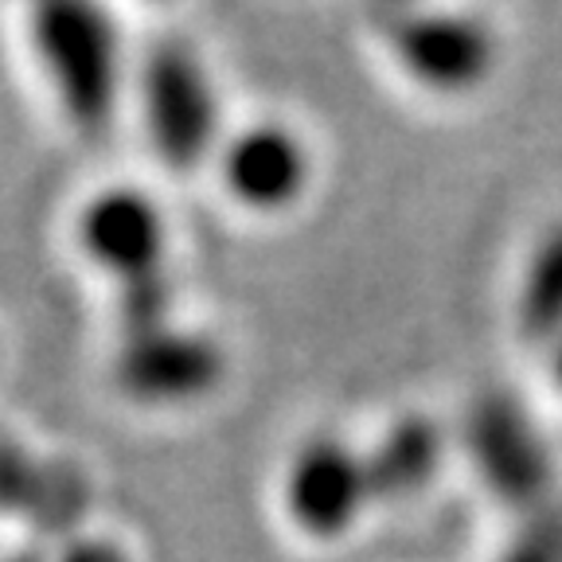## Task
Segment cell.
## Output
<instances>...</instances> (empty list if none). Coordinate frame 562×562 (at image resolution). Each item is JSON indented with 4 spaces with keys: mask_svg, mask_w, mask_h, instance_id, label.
I'll list each match as a JSON object with an SVG mask.
<instances>
[{
    "mask_svg": "<svg viewBox=\"0 0 562 562\" xmlns=\"http://www.w3.org/2000/svg\"><path fill=\"white\" fill-rule=\"evenodd\" d=\"M469 446L484 481L508 504H536L551 484L543 446L508 398H484L476 406L469 418Z\"/></svg>",
    "mask_w": 562,
    "mask_h": 562,
    "instance_id": "cell-1",
    "label": "cell"
},
{
    "mask_svg": "<svg viewBox=\"0 0 562 562\" xmlns=\"http://www.w3.org/2000/svg\"><path fill=\"white\" fill-rule=\"evenodd\" d=\"M398 55L422 82L461 90L484 79L492 67V40L481 24L453 16H406L391 32Z\"/></svg>",
    "mask_w": 562,
    "mask_h": 562,
    "instance_id": "cell-2",
    "label": "cell"
},
{
    "mask_svg": "<svg viewBox=\"0 0 562 562\" xmlns=\"http://www.w3.org/2000/svg\"><path fill=\"white\" fill-rule=\"evenodd\" d=\"M368 501V473L363 461L340 441H313L297 457L290 476V508L308 531L336 536L348 527Z\"/></svg>",
    "mask_w": 562,
    "mask_h": 562,
    "instance_id": "cell-3",
    "label": "cell"
},
{
    "mask_svg": "<svg viewBox=\"0 0 562 562\" xmlns=\"http://www.w3.org/2000/svg\"><path fill=\"white\" fill-rule=\"evenodd\" d=\"M305 153L285 130H250L231 145V192L250 207H281L305 184Z\"/></svg>",
    "mask_w": 562,
    "mask_h": 562,
    "instance_id": "cell-4",
    "label": "cell"
},
{
    "mask_svg": "<svg viewBox=\"0 0 562 562\" xmlns=\"http://www.w3.org/2000/svg\"><path fill=\"white\" fill-rule=\"evenodd\" d=\"M55 24L47 27V55L59 70L67 98L75 102V114H102L110 102V44L105 32L87 12H55Z\"/></svg>",
    "mask_w": 562,
    "mask_h": 562,
    "instance_id": "cell-5",
    "label": "cell"
},
{
    "mask_svg": "<svg viewBox=\"0 0 562 562\" xmlns=\"http://www.w3.org/2000/svg\"><path fill=\"white\" fill-rule=\"evenodd\" d=\"M153 117L172 160H195L211 130V105L192 63L165 59L153 82Z\"/></svg>",
    "mask_w": 562,
    "mask_h": 562,
    "instance_id": "cell-6",
    "label": "cell"
},
{
    "mask_svg": "<svg viewBox=\"0 0 562 562\" xmlns=\"http://www.w3.org/2000/svg\"><path fill=\"white\" fill-rule=\"evenodd\" d=\"M441 461V438L430 422L411 418L403 426L386 434L383 446L363 461L368 473V496L379 501H395V496H411L422 484L430 481L434 469Z\"/></svg>",
    "mask_w": 562,
    "mask_h": 562,
    "instance_id": "cell-7",
    "label": "cell"
},
{
    "mask_svg": "<svg viewBox=\"0 0 562 562\" xmlns=\"http://www.w3.org/2000/svg\"><path fill=\"white\" fill-rule=\"evenodd\" d=\"M87 243L90 255L122 266V270H137L140 262L153 258V246L160 250V227L140 200L117 195V200H102L98 207H90Z\"/></svg>",
    "mask_w": 562,
    "mask_h": 562,
    "instance_id": "cell-8",
    "label": "cell"
},
{
    "mask_svg": "<svg viewBox=\"0 0 562 562\" xmlns=\"http://www.w3.org/2000/svg\"><path fill=\"white\" fill-rule=\"evenodd\" d=\"M519 328L531 340H554L562 333V227L539 246L519 293Z\"/></svg>",
    "mask_w": 562,
    "mask_h": 562,
    "instance_id": "cell-9",
    "label": "cell"
},
{
    "mask_svg": "<svg viewBox=\"0 0 562 562\" xmlns=\"http://www.w3.org/2000/svg\"><path fill=\"white\" fill-rule=\"evenodd\" d=\"M504 562H562V524H543L536 536L519 539Z\"/></svg>",
    "mask_w": 562,
    "mask_h": 562,
    "instance_id": "cell-10",
    "label": "cell"
},
{
    "mask_svg": "<svg viewBox=\"0 0 562 562\" xmlns=\"http://www.w3.org/2000/svg\"><path fill=\"white\" fill-rule=\"evenodd\" d=\"M559 383H562V351H559Z\"/></svg>",
    "mask_w": 562,
    "mask_h": 562,
    "instance_id": "cell-11",
    "label": "cell"
}]
</instances>
